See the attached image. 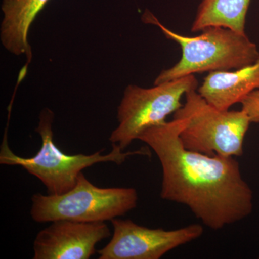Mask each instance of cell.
<instances>
[{"label":"cell","mask_w":259,"mask_h":259,"mask_svg":"<svg viewBox=\"0 0 259 259\" xmlns=\"http://www.w3.org/2000/svg\"><path fill=\"white\" fill-rule=\"evenodd\" d=\"M186 119L174 118L142 133L161 163V197L184 204L210 229L218 231L253 212V191L233 156L190 151L181 141Z\"/></svg>","instance_id":"6da1fadb"},{"label":"cell","mask_w":259,"mask_h":259,"mask_svg":"<svg viewBox=\"0 0 259 259\" xmlns=\"http://www.w3.org/2000/svg\"><path fill=\"white\" fill-rule=\"evenodd\" d=\"M142 20L158 26L167 38L177 42L182 49L180 60L169 69L163 70L154 85L189 75L240 69L259 58L256 44L246 34L230 28L209 26L197 36H187L167 28L148 10L144 12Z\"/></svg>","instance_id":"7a4b0ae2"},{"label":"cell","mask_w":259,"mask_h":259,"mask_svg":"<svg viewBox=\"0 0 259 259\" xmlns=\"http://www.w3.org/2000/svg\"><path fill=\"white\" fill-rule=\"evenodd\" d=\"M54 119V113L51 109L46 107L40 112L35 132L41 138V146L35 156L23 158L13 152L8 144V127L5 129L0 150L2 165L23 167L45 185L48 194L59 195L69 192L76 185L79 174L96 163L112 162L121 165L129 156L139 155L151 157L149 148L124 152L117 144H112L113 148L108 154H102L103 150L90 155L67 154L54 143L52 130Z\"/></svg>","instance_id":"3957f363"},{"label":"cell","mask_w":259,"mask_h":259,"mask_svg":"<svg viewBox=\"0 0 259 259\" xmlns=\"http://www.w3.org/2000/svg\"><path fill=\"white\" fill-rule=\"evenodd\" d=\"M31 200L30 215L36 223L59 220L106 222L136 208L139 195L131 187H97L81 172L76 185L69 192L59 195L36 193Z\"/></svg>","instance_id":"277c9868"},{"label":"cell","mask_w":259,"mask_h":259,"mask_svg":"<svg viewBox=\"0 0 259 259\" xmlns=\"http://www.w3.org/2000/svg\"><path fill=\"white\" fill-rule=\"evenodd\" d=\"M185 102L174 118L186 119L180 138L185 148L213 156H241L249 128V117L243 110H221L209 104L197 90L185 95Z\"/></svg>","instance_id":"5b68a950"},{"label":"cell","mask_w":259,"mask_h":259,"mask_svg":"<svg viewBox=\"0 0 259 259\" xmlns=\"http://www.w3.org/2000/svg\"><path fill=\"white\" fill-rule=\"evenodd\" d=\"M198 88V81L194 75L151 88L128 85L117 107L119 124L110 135V142L125 151L145 131L166 122V117L183 105L181 102L182 97Z\"/></svg>","instance_id":"8992f818"},{"label":"cell","mask_w":259,"mask_h":259,"mask_svg":"<svg viewBox=\"0 0 259 259\" xmlns=\"http://www.w3.org/2000/svg\"><path fill=\"white\" fill-rule=\"evenodd\" d=\"M113 234L97 251L100 259H159L168 252L202 236L203 227L192 224L172 231L139 226L131 220L111 221Z\"/></svg>","instance_id":"52a82bcc"},{"label":"cell","mask_w":259,"mask_h":259,"mask_svg":"<svg viewBox=\"0 0 259 259\" xmlns=\"http://www.w3.org/2000/svg\"><path fill=\"white\" fill-rule=\"evenodd\" d=\"M111 236L105 222L84 223L59 220L37 233L34 259H89L97 243Z\"/></svg>","instance_id":"ba28073f"},{"label":"cell","mask_w":259,"mask_h":259,"mask_svg":"<svg viewBox=\"0 0 259 259\" xmlns=\"http://www.w3.org/2000/svg\"><path fill=\"white\" fill-rule=\"evenodd\" d=\"M257 90L259 58L253 64L240 69L209 73L197 92L216 108L228 110Z\"/></svg>","instance_id":"9c48e42d"},{"label":"cell","mask_w":259,"mask_h":259,"mask_svg":"<svg viewBox=\"0 0 259 259\" xmlns=\"http://www.w3.org/2000/svg\"><path fill=\"white\" fill-rule=\"evenodd\" d=\"M49 0H3L0 39L7 51L25 55L26 65L31 62L32 49L28 33L32 23Z\"/></svg>","instance_id":"30bf717a"},{"label":"cell","mask_w":259,"mask_h":259,"mask_svg":"<svg viewBox=\"0 0 259 259\" xmlns=\"http://www.w3.org/2000/svg\"><path fill=\"white\" fill-rule=\"evenodd\" d=\"M251 0H201L193 23L192 32L209 26L230 28L245 33L246 16Z\"/></svg>","instance_id":"8fae6325"},{"label":"cell","mask_w":259,"mask_h":259,"mask_svg":"<svg viewBox=\"0 0 259 259\" xmlns=\"http://www.w3.org/2000/svg\"><path fill=\"white\" fill-rule=\"evenodd\" d=\"M241 104V110L248 116L251 123L259 124V90L247 95Z\"/></svg>","instance_id":"7c38bea8"}]
</instances>
